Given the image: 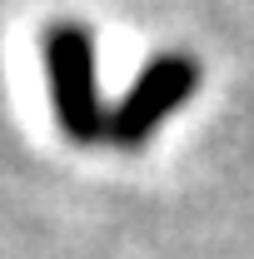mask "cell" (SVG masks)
Masks as SVG:
<instances>
[{"instance_id":"1","label":"cell","mask_w":254,"mask_h":259,"mask_svg":"<svg viewBox=\"0 0 254 259\" xmlns=\"http://www.w3.org/2000/svg\"><path fill=\"white\" fill-rule=\"evenodd\" d=\"M40 55H45L60 130L75 145L110 140V105H100V80H95V35L80 20H50L40 35Z\"/></svg>"},{"instance_id":"2","label":"cell","mask_w":254,"mask_h":259,"mask_svg":"<svg viewBox=\"0 0 254 259\" xmlns=\"http://www.w3.org/2000/svg\"><path fill=\"white\" fill-rule=\"evenodd\" d=\"M199 80H204V65L194 60V55H185V50L150 55V65L135 75V85L125 90V100L110 105V145L140 150V145L199 90Z\"/></svg>"}]
</instances>
